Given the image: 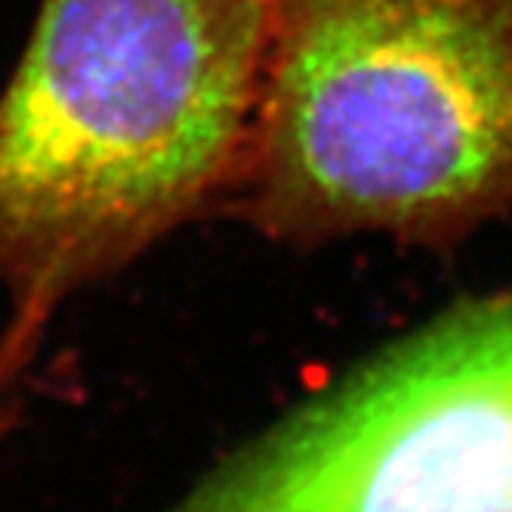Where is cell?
Listing matches in <instances>:
<instances>
[{
  "label": "cell",
  "mask_w": 512,
  "mask_h": 512,
  "mask_svg": "<svg viewBox=\"0 0 512 512\" xmlns=\"http://www.w3.org/2000/svg\"><path fill=\"white\" fill-rule=\"evenodd\" d=\"M284 0H41L0 90V349L31 361L62 303L226 210Z\"/></svg>",
  "instance_id": "1"
},
{
  "label": "cell",
  "mask_w": 512,
  "mask_h": 512,
  "mask_svg": "<svg viewBox=\"0 0 512 512\" xmlns=\"http://www.w3.org/2000/svg\"><path fill=\"white\" fill-rule=\"evenodd\" d=\"M509 210L512 0H284L226 213L442 250Z\"/></svg>",
  "instance_id": "2"
},
{
  "label": "cell",
  "mask_w": 512,
  "mask_h": 512,
  "mask_svg": "<svg viewBox=\"0 0 512 512\" xmlns=\"http://www.w3.org/2000/svg\"><path fill=\"white\" fill-rule=\"evenodd\" d=\"M167 512H512V287L358 364Z\"/></svg>",
  "instance_id": "3"
},
{
  "label": "cell",
  "mask_w": 512,
  "mask_h": 512,
  "mask_svg": "<svg viewBox=\"0 0 512 512\" xmlns=\"http://www.w3.org/2000/svg\"><path fill=\"white\" fill-rule=\"evenodd\" d=\"M22 386H25V374L0 361V442L13 429L16 414L22 408Z\"/></svg>",
  "instance_id": "4"
}]
</instances>
